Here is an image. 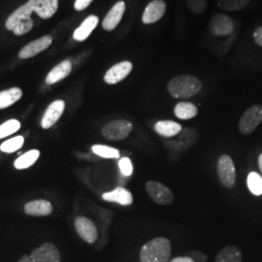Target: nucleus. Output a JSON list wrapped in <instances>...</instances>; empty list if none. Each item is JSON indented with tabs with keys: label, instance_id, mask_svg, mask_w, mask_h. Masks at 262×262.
Instances as JSON below:
<instances>
[{
	"label": "nucleus",
	"instance_id": "obj_1",
	"mask_svg": "<svg viewBox=\"0 0 262 262\" xmlns=\"http://www.w3.org/2000/svg\"><path fill=\"white\" fill-rule=\"evenodd\" d=\"M172 246L165 237H157L145 244L140 250L141 262H170Z\"/></svg>",
	"mask_w": 262,
	"mask_h": 262
},
{
	"label": "nucleus",
	"instance_id": "obj_2",
	"mask_svg": "<svg viewBox=\"0 0 262 262\" xmlns=\"http://www.w3.org/2000/svg\"><path fill=\"white\" fill-rule=\"evenodd\" d=\"M202 89V84L196 77L180 75L171 79L168 84L169 94L179 99L194 96Z\"/></svg>",
	"mask_w": 262,
	"mask_h": 262
},
{
	"label": "nucleus",
	"instance_id": "obj_3",
	"mask_svg": "<svg viewBox=\"0 0 262 262\" xmlns=\"http://www.w3.org/2000/svg\"><path fill=\"white\" fill-rule=\"evenodd\" d=\"M32 13L33 10L27 2L10 15L5 24L6 28L18 36L28 33L33 28V20L31 19Z\"/></svg>",
	"mask_w": 262,
	"mask_h": 262
},
{
	"label": "nucleus",
	"instance_id": "obj_4",
	"mask_svg": "<svg viewBox=\"0 0 262 262\" xmlns=\"http://www.w3.org/2000/svg\"><path fill=\"white\" fill-rule=\"evenodd\" d=\"M60 253L54 244H42L29 255H24L18 262H60Z\"/></svg>",
	"mask_w": 262,
	"mask_h": 262
},
{
	"label": "nucleus",
	"instance_id": "obj_5",
	"mask_svg": "<svg viewBox=\"0 0 262 262\" xmlns=\"http://www.w3.org/2000/svg\"><path fill=\"white\" fill-rule=\"evenodd\" d=\"M133 129L130 122L125 120H116L108 122L101 129V133L107 140L120 141L125 139Z\"/></svg>",
	"mask_w": 262,
	"mask_h": 262
},
{
	"label": "nucleus",
	"instance_id": "obj_6",
	"mask_svg": "<svg viewBox=\"0 0 262 262\" xmlns=\"http://www.w3.org/2000/svg\"><path fill=\"white\" fill-rule=\"evenodd\" d=\"M262 122L261 105H253L250 107L240 119L239 130L242 134H251Z\"/></svg>",
	"mask_w": 262,
	"mask_h": 262
},
{
	"label": "nucleus",
	"instance_id": "obj_7",
	"mask_svg": "<svg viewBox=\"0 0 262 262\" xmlns=\"http://www.w3.org/2000/svg\"><path fill=\"white\" fill-rule=\"evenodd\" d=\"M146 189L152 201L159 205H171L175 200L172 190L157 181H149L146 184Z\"/></svg>",
	"mask_w": 262,
	"mask_h": 262
},
{
	"label": "nucleus",
	"instance_id": "obj_8",
	"mask_svg": "<svg viewBox=\"0 0 262 262\" xmlns=\"http://www.w3.org/2000/svg\"><path fill=\"white\" fill-rule=\"evenodd\" d=\"M217 175L222 185L227 188L234 187L236 181V169L232 159L224 155L217 161Z\"/></svg>",
	"mask_w": 262,
	"mask_h": 262
},
{
	"label": "nucleus",
	"instance_id": "obj_9",
	"mask_svg": "<svg viewBox=\"0 0 262 262\" xmlns=\"http://www.w3.org/2000/svg\"><path fill=\"white\" fill-rule=\"evenodd\" d=\"M75 228L77 233L88 244H94L98 238V231L94 223L85 217L78 216L75 220Z\"/></svg>",
	"mask_w": 262,
	"mask_h": 262
},
{
	"label": "nucleus",
	"instance_id": "obj_10",
	"mask_svg": "<svg viewBox=\"0 0 262 262\" xmlns=\"http://www.w3.org/2000/svg\"><path fill=\"white\" fill-rule=\"evenodd\" d=\"M211 32L216 36L230 35L234 30V23L226 15L217 14L210 20Z\"/></svg>",
	"mask_w": 262,
	"mask_h": 262
},
{
	"label": "nucleus",
	"instance_id": "obj_11",
	"mask_svg": "<svg viewBox=\"0 0 262 262\" xmlns=\"http://www.w3.org/2000/svg\"><path fill=\"white\" fill-rule=\"evenodd\" d=\"M133 66L130 61H122L112 66L104 76V81L108 84H116L130 74Z\"/></svg>",
	"mask_w": 262,
	"mask_h": 262
},
{
	"label": "nucleus",
	"instance_id": "obj_12",
	"mask_svg": "<svg viewBox=\"0 0 262 262\" xmlns=\"http://www.w3.org/2000/svg\"><path fill=\"white\" fill-rule=\"evenodd\" d=\"M66 109V102L63 100H56L53 103L50 104L48 107L46 112L44 114L42 121H41V126L44 129H48L56 124V122L59 120L63 111Z\"/></svg>",
	"mask_w": 262,
	"mask_h": 262
},
{
	"label": "nucleus",
	"instance_id": "obj_13",
	"mask_svg": "<svg viewBox=\"0 0 262 262\" xmlns=\"http://www.w3.org/2000/svg\"><path fill=\"white\" fill-rule=\"evenodd\" d=\"M52 42H53V38L50 35L34 40L19 51V57L21 59H27L29 57L35 56L50 47Z\"/></svg>",
	"mask_w": 262,
	"mask_h": 262
},
{
	"label": "nucleus",
	"instance_id": "obj_14",
	"mask_svg": "<svg viewBox=\"0 0 262 262\" xmlns=\"http://www.w3.org/2000/svg\"><path fill=\"white\" fill-rule=\"evenodd\" d=\"M28 2L41 19L52 18L58 7V0H28Z\"/></svg>",
	"mask_w": 262,
	"mask_h": 262
},
{
	"label": "nucleus",
	"instance_id": "obj_15",
	"mask_svg": "<svg viewBox=\"0 0 262 262\" xmlns=\"http://www.w3.org/2000/svg\"><path fill=\"white\" fill-rule=\"evenodd\" d=\"M166 11V4L163 0H152L143 13L142 20L145 25L157 23L163 17Z\"/></svg>",
	"mask_w": 262,
	"mask_h": 262
},
{
	"label": "nucleus",
	"instance_id": "obj_16",
	"mask_svg": "<svg viewBox=\"0 0 262 262\" xmlns=\"http://www.w3.org/2000/svg\"><path fill=\"white\" fill-rule=\"evenodd\" d=\"M125 12V3L123 1L117 2L112 7V9L108 12L105 19L102 21V27L105 30L111 31L119 26L121 23L123 14Z\"/></svg>",
	"mask_w": 262,
	"mask_h": 262
},
{
	"label": "nucleus",
	"instance_id": "obj_17",
	"mask_svg": "<svg viewBox=\"0 0 262 262\" xmlns=\"http://www.w3.org/2000/svg\"><path fill=\"white\" fill-rule=\"evenodd\" d=\"M105 201L121 204L122 206H128L133 203V197L130 191L124 187H117L110 192H106L102 195Z\"/></svg>",
	"mask_w": 262,
	"mask_h": 262
},
{
	"label": "nucleus",
	"instance_id": "obj_18",
	"mask_svg": "<svg viewBox=\"0 0 262 262\" xmlns=\"http://www.w3.org/2000/svg\"><path fill=\"white\" fill-rule=\"evenodd\" d=\"M25 212L28 215L45 216L53 213V206L47 200H33L25 205Z\"/></svg>",
	"mask_w": 262,
	"mask_h": 262
},
{
	"label": "nucleus",
	"instance_id": "obj_19",
	"mask_svg": "<svg viewBox=\"0 0 262 262\" xmlns=\"http://www.w3.org/2000/svg\"><path fill=\"white\" fill-rule=\"evenodd\" d=\"M72 63L70 60H64L54 67L46 77V83L48 84H54L66 79L71 73Z\"/></svg>",
	"mask_w": 262,
	"mask_h": 262
},
{
	"label": "nucleus",
	"instance_id": "obj_20",
	"mask_svg": "<svg viewBox=\"0 0 262 262\" xmlns=\"http://www.w3.org/2000/svg\"><path fill=\"white\" fill-rule=\"evenodd\" d=\"M98 21H99L98 17H96L94 15L88 17L82 23V25L74 31L73 38L75 39L76 41H79V42L84 41L91 35V33L94 31V28L97 27Z\"/></svg>",
	"mask_w": 262,
	"mask_h": 262
},
{
	"label": "nucleus",
	"instance_id": "obj_21",
	"mask_svg": "<svg viewBox=\"0 0 262 262\" xmlns=\"http://www.w3.org/2000/svg\"><path fill=\"white\" fill-rule=\"evenodd\" d=\"M243 253L236 246H226L215 256V262H242Z\"/></svg>",
	"mask_w": 262,
	"mask_h": 262
},
{
	"label": "nucleus",
	"instance_id": "obj_22",
	"mask_svg": "<svg viewBox=\"0 0 262 262\" xmlns=\"http://www.w3.org/2000/svg\"><path fill=\"white\" fill-rule=\"evenodd\" d=\"M155 129L163 137H173L178 135L182 130V125L173 121H159L156 123Z\"/></svg>",
	"mask_w": 262,
	"mask_h": 262
},
{
	"label": "nucleus",
	"instance_id": "obj_23",
	"mask_svg": "<svg viewBox=\"0 0 262 262\" xmlns=\"http://www.w3.org/2000/svg\"><path fill=\"white\" fill-rule=\"evenodd\" d=\"M23 96V92L19 88H12L0 92V110L8 108L11 105L19 101Z\"/></svg>",
	"mask_w": 262,
	"mask_h": 262
},
{
	"label": "nucleus",
	"instance_id": "obj_24",
	"mask_svg": "<svg viewBox=\"0 0 262 262\" xmlns=\"http://www.w3.org/2000/svg\"><path fill=\"white\" fill-rule=\"evenodd\" d=\"M174 113L178 119L190 120L196 117L198 110L194 104L190 102H180L175 106Z\"/></svg>",
	"mask_w": 262,
	"mask_h": 262
},
{
	"label": "nucleus",
	"instance_id": "obj_25",
	"mask_svg": "<svg viewBox=\"0 0 262 262\" xmlns=\"http://www.w3.org/2000/svg\"><path fill=\"white\" fill-rule=\"evenodd\" d=\"M39 157H40L39 150H29L16 159L14 162V165L16 168L19 169V170L28 168V167L32 166L37 161Z\"/></svg>",
	"mask_w": 262,
	"mask_h": 262
},
{
	"label": "nucleus",
	"instance_id": "obj_26",
	"mask_svg": "<svg viewBox=\"0 0 262 262\" xmlns=\"http://www.w3.org/2000/svg\"><path fill=\"white\" fill-rule=\"evenodd\" d=\"M251 0H216V4L221 9L225 11H240L246 8Z\"/></svg>",
	"mask_w": 262,
	"mask_h": 262
},
{
	"label": "nucleus",
	"instance_id": "obj_27",
	"mask_svg": "<svg viewBox=\"0 0 262 262\" xmlns=\"http://www.w3.org/2000/svg\"><path fill=\"white\" fill-rule=\"evenodd\" d=\"M247 184L250 191L253 195L259 196L262 194V177L256 172H252L249 174L247 179Z\"/></svg>",
	"mask_w": 262,
	"mask_h": 262
},
{
	"label": "nucleus",
	"instance_id": "obj_28",
	"mask_svg": "<svg viewBox=\"0 0 262 262\" xmlns=\"http://www.w3.org/2000/svg\"><path fill=\"white\" fill-rule=\"evenodd\" d=\"M92 149L95 155L104 159H118L120 157L119 150L106 145H94Z\"/></svg>",
	"mask_w": 262,
	"mask_h": 262
},
{
	"label": "nucleus",
	"instance_id": "obj_29",
	"mask_svg": "<svg viewBox=\"0 0 262 262\" xmlns=\"http://www.w3.org/2000/svg\"><path fill=\"white\" fill-rule=\"evenodd\" d=\"M24 143H25V138L23 136H17V137H14L12 139L3 142L0 146V150L4 152L11 154V152L19 150L23 147Z\"/></svg>",
	"mask_w": 262,
	"mask_h": 262
},
{
	"label": "nucleus",
	"instance_id": "obj_30",
	"mask_svg": "<svg viewBox=\"0 0 262 262\" xmlns=\"http://www.w3.org/2000/svg\"><path fill=\"white\" fill-rule=\"evenodd\" d=\"M20 128V122L17 120H9L0 125V139L17 132Z\"/></svg>",
	"mask_w": 262,
	"mask_h": 262
},
{
	"label": "nucleus",
	"instance_id": "obj_31",
	"mask_svg": "<svg viewBox=\"0 0 262 262\" xmlns=\"http://www.w3.org/2000/svg\"><path fill=\"white\" fill-rule=\"evenodd\" d=\"M207 255L199 252H190L187 255L177 256L170 262H206Z\"/></svg>",
	"mask_w": 262,
	"mask_h": 262
},
{
	"label": "nucleus",
	"instance_id": "obj_32",
	"mask_svg": "<svg viewBox=\"0 0 262 262\" xmlns=\"http://www.w3.org/2000/svg\"><path fill=\"white\" fill-rule=\"evenodd\" d=\"M187 7L194 14L203 13L207 7V0H187Z\"/></svg>",
	"mask_w": 262,
	"mask_h": 262
},
{
	"label": "nucleus",
	"instance_id": "obj_33",
	"mask_svg": "<svg viewBox=\"0 0 262 262\" xmlns=\"http://www.w3.org/2000/svg\"><path fill=\"white\" fill-rule=\"evenodd\" d=\"M119 167L121 172L124 176H130L133 172V166L131 163L130 159L128 158H122L119 161Z\"/></svg>",
	"mask_w": 262,
	"mask_h": 262
},
{
	"label": "nucleus",
	"instance_id": "obj_34",
	"mask_svg": "<svg viewBox=\"0 0 262 262\" xmlns=\"http://www.w3.org/2000/svg\"><path fill=\"white\" fill-rule=\"evenodd\" d=\"M94 0H76L74 8L76 11H83L86 9Z\"/></svg>",
	"mask_w": 262,
	"mask_h": 262
},
{
	"label": "nucleus",
	"instance_id": "obj_35",
	"mask_svg": "<svg viewBox=\"0 0 262 262\" xmlns=\"http://www.w3.org/2000/svg\"><path fill=\"white\" fill-rule=\"evenodd\" d=\"M253 37H254V40H255L256 44L259 45L260 47H262V27L257 28V29L254 31Z\"/></svg>",
	"mask_w": 262,
	"mask_h": 262
},
{
	"label": "nucleus",
	"instance_id": "obj_36",
	"mask_svg": "<svg viewBox=\"0 0 262 262\" xmlns=\"http://www.w3.org/2000/svg\"><path fill=\"white\" fill-rule=\"evenodd\" d=\"M258 166H259L260 172L262 173V152L260 154V156L258 157Z\"/></svg>",
	"mask_w": 262,
	"mask_h": 262
}]
</instances>
